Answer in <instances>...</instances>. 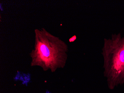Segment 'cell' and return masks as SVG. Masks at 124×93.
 <instances>
[{
    "mask_svg": "<svg viewBox=\"0 0 124 93\" xmlns=\"http://www.w3.org/2000/svg\"><path fill=\"white\" fill-rule=\"evenodd\" d=\"M103 74L108 88L113 90L124 85V35L120 33L104 38L102 49Z\"/></svg>",
    "mask_w": 124,
    "mask_h": 93,
    "instance_id": "obj_1",
    "label": "cell"
}]
</instances>
